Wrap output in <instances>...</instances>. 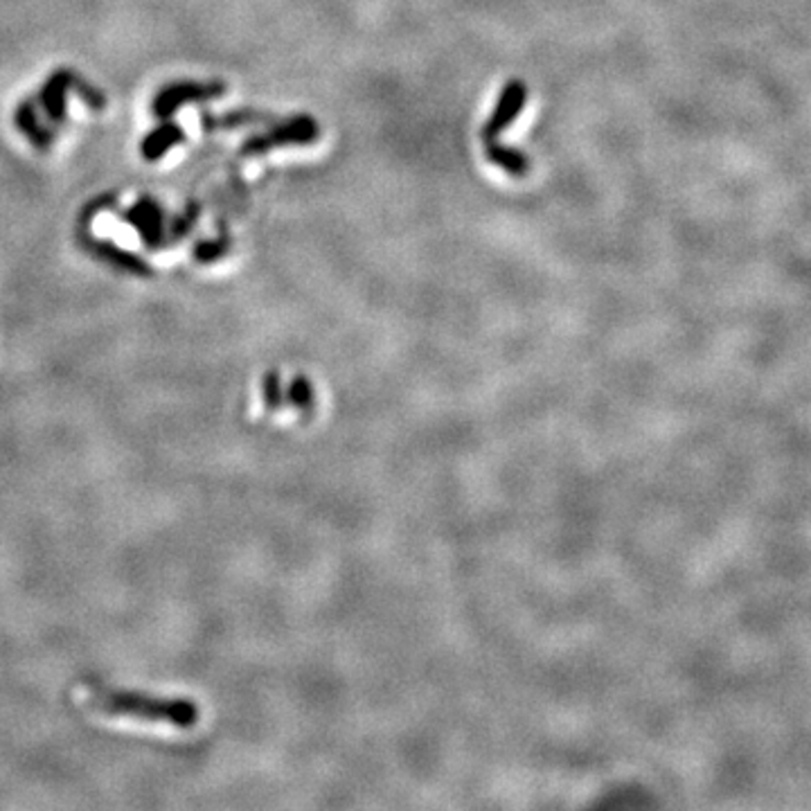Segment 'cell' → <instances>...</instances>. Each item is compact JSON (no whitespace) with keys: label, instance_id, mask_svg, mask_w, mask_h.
<instances>
[{"label":"cell","instance_id":"12","mask_svg":"<svg viewBox=\"0 0 811 811\" xmlns=\"http://www.w3.org/2000/svg\"><path fill=\"white\" fill-rule=\"evenodd\" d=\"M199 217H201V204L189 201V204L185 206V210H183L178 217H174V219H172V223H169V240H172V242L183 240V237H185V234H189V230H193V228L197 226Z\"/></svg>","mask_w":811,"mask_h":811},{"label":"cell","instance_id":"6","mask_svg":"<svg viewBox=\"0 0 811 811\" xmlns=\"http://www.w3.org/2000/svg\"><path fill=\"white\" fill-rule=\"evenodd\" d=\"M75 79H77L75 70L59 68L45 79V84L39 90V107L53 124H62L66 120L68 92L75 86Z\"/></svg>","mask_w":811,"mask_h":811},{"label":"cell","instance_id":"15","mask_svg":"<svg viewBox=\"0 0 811 811\" xmlns=\"http://www.w3.org/2000/svg\"><path fill=\"white\" fill-rule=\"evenodd\" d=\"M113 206H116V195H105L100 199H92L90 204L84 206V210L79 215V228H84L86 223H90L102 210H111Z\"/></svg>","mask_w":811,"mask_h":811},{"label":"cell","instance_id":"4","mask_svg":"<svg viewBox=\"0 0 811 811\" xmlns=\"http://www.w3.org/2000/svg\"><path fill=\"white\" fill-rule=\"evenodd\" d=\"M122 221H127L140 240L150 249H161L167 244V219L163 206L154 197H140L129 210H124Z\"/></svg>","mask_w":811,"mask_h":811},{"label":"cell","instance_id":"8","mask_svg":"<svg viewBox=\"0 0 811 811\" xmlns=\"http://www.w3.org/2000/svg\"><path fill=\"white\" fill-rule=\"evenodd\" d=\"M14 124L28 138V142L36 152H47L55 142V131L41 122L34 100H25L17 107Z\"/></svg>","mask_w":811,"mask_h":811},{"label":"cell","instance_id":"14","mask_svg":"<svg viewBox=\"0 0 811 811\" xmlns=\"http://www.w3.org/2000/svg\"><path fill=\"white\" fill-rule=\"evenodd\" d=\"M73 92L77 95V98L86 105V107H90L92 111H102L105 107H107V98H105V92L100 90V88H95L92 84H88V81H84L79 75H77V79H75V86H73Z\"/></svg>","mask_w":811,"mask_h":811},{"label":"cell","instance_id":"9","mask_svg":"<svg viewBox=\"0 0 811 811\" xmlns=\"http://www.w3.org/2000/svg\"><path fill=\"white\" fill-rule=\"evenodd\" d=\"M185 140V131L167 118V122H161L156 129H152L140 142V156L154 163L167 156L176 145Z\"/></svg>","mask_w":811,"mask_h":811},{"label":"cell","instance_id":"2","mask_svg":"<svg viewBox=\"0 0 811 811\" xmlns=\"http://www.w3.org/2000/svg\"><path fill=\"white\" fill-rule=\"evenodd\" d=\"M318 138V122L309 116H296L286 120L266 133L253 135L244 142L242 154L244 156H260L277 147H292V145H311Z\"/></svg>","mask_w":811,"mask_h":811},{"label":"cell","instance_id":"7","mask_svg":"<svg viewBox=\"0 0 811 811\" xmlns=\"http://www.w3.org/2000/svg\"><path fill=\"white\" fill-rule=\"evenodd\" d=\"M526 100H528L526 84L509 81L501 92V98L496 102V109H494L490 122L485 124V131H483L485 140H494L498 133L509 129V124L518 118L523 107H526Z\"/></svg>","mask_w":811,"mask_h":811},{"label":"cell","instance_id":"10","mask_svg":"<svg viewBox=\"0 0 811 811\" xmlns=\"http://www.w3.org/2000/svg\"><path fill=\"white\" fill-rule=\"evenodd\" d=\"M485 142H487V145H485L487 158H490L496 167L505 169V172H507V174H512V176H523V174H528V169H530L528 158L523 156L520 152L509 150V147H505V145H498V142H494V140H485Z\"/></svg>","mask_w":811,"mask_h":811},{"label":"cell","instance_id":"11","mask_svg":"<svg viewBox=\"0 0 811 811\" xmlns=\"http://www.w3.org/2000/svg\"><path fill=\"white\" fill-rule=\"evenodd\" d=\"M204 120V129L206 131H215V129H237V127H244L246 122H257L262 120L260 113H253V111H232V113H226V116H210V113H204L201 116Z\"/></svg>","mask_w":811,"mask_h":811},{"label":"cell","instance_id":"1","mask_svg":"<svg viewBox=\"0 0 811 811\" xmlns=\"http://www.w3.org/2000/svg\"><path fill=\"white\" fill-rule=\"evenodd\" d=\"M92 703L118 717L161 722L176 728H193L201 714L193 699H161L140 692H100Z\"/></svg>","mask_w":811,"mask_h":811},{"label":"cell","instance_id":"13","mask_svg":"<svg viewBox=\"0 0 811 811\" xmlns=\"http://www.w3.org/2000/svg\"><path fill=\"white\" fill-rule=\"evenodd\" d=\"M228 249H230V237H228V234H219V237H215V240H204V242H199V244L195 246L193 255H195V260H197V262H201V264H210V262L221 260V257L228 253Z\"/></svg>","mask_w":811,"mask_h":811},{"label":"cell","instance_id":"5","mask_svg":"<svg viewBox=\"0 0 811 811\" xmlns=\"http://www.w3.org/2000/svg\"><path fill=\"white\" fill-rule=\"evenodd\" d=\"M79 237H81V242H84V249L92 257H98L100 262H105V264H109V266H113V268H118L122 273L138 275V277H152L154 275V268L145 260L138 257L135 253H129V251L120 249L116 242L92 240V237L84 228H79Z\"/></svg>","mask_w":811,"mask_h":811},{"label":"cell","instance_id":"3","mask_svg":"<svg viewBox=\"0 0 811 811\" xmlns=\"http://www.w3.org/2000/svg\"><path fill=\"white\" fill-rule=\"evenodd\" d=\"M226 92V86L221 81H174L163 86L152 105V111L158 120H167L172 118L180 107L189 105V102H208V100H217Z\"/></svg>","mask_w":811,"mask_h":811}]
</instances>
